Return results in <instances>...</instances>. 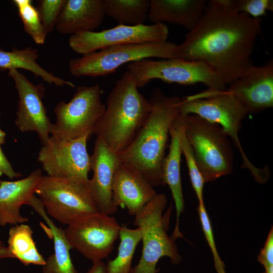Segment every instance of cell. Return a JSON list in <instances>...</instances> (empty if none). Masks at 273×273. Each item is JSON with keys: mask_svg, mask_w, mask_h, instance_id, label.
<instances>
[{"mask_svg": "<svg viewBox=\"0 0 273 273\" xmlns=\"http://www.w3.org/2000/svg\"><path fill=\"white\" fill-rule=\"evenodd\" d=\"M261 22L209 1L199 23L177 45L176 58L203 62L229 86L253 66Z\"/></svg>", "mask_w": 273, "mask_h": 273, "instance_id": "obj_1", "label": "cell"}, {"mask_svg": "<svg viewBox=\"0 0 273 273\" xmlns=\"http://www.w3.org/2000/svg\"><path fill=\"white\" fill-rule=\"evenodd\" d=\"M105 15L103 0H65L55 28L70 35L94 31Z\"/></svg>", "mask_w": 273, "mask_h": 273, "instance_id": "obj_19", "label": "cell"}, {"mask_svg": "<svg viewBox=\"0 0 273 273\" xmlns=\"http://www.w3.org/2000/svg\"><path fill=\"white\" fill-rule=\"evenodd\" d=\"M26 205L31 206L44 220L47 226L41 223V226L53 240L54 253L46 259L42 266V273H77L71 258L70 244L64 230L57 226L47 213L39 198L34 195Z\"/></svg>", "mask_w": 273, "mask_h": 273, "instance_id": "obj_21", "label": "cell"}, {"mask_svg": "<svg viewBox=\"0 0 273 273\" xmlns=\"http://www.w3.org/2000/svg\"><path fill=\"white\" fill-rule=\"evenodd\" d=\"M31 227L24 223L12 226L9 232L8 248L14 258L25 265L43 266L46 259L39 252L32 237Z\"/></svg>", "mask_w": 273, "mask_h": 273, "instance_id": "obj_24", "label": "cell"}, {"mask_svg": "<svg viewBox=\"0 0 273 273\" xmlns=\"http://www.w3.org/2000/svg\"><path fill=\"white\" fill-rule=\"evenodd\" d=\"M89 134L62 140L51 136L38 154V161L47 175L88 184L90 156L87 150Z\"/></svg>", "mask_w": 273, "mask_h": 273, "instance_id": "obj_12", "label": "cell"}, {"mask_svg": "<svg viewBox=\"0 0 273 273\" xmlns=\"http://www.w3.org/2000/svg\"><path fill=\"white\" fill-rule=\"evenodd\" d=\"M226 91L248 111L259 113L273 107L272 59L259 66H252L229 85Z\"/></svg>", "mask_w": 273, "mask_h": 273, "instance_id": "obj_15", "label": "cell"}, {"mask_svg": "<svg viewBox=\"0 0 273 273\" xmlns=\"http://www.w3.org/2000/svg\"><path fill=\"white\" fill-rule=\"evenodd\" d=\"M98 84L79 86L69 102L61 100L55 106L56 121L52 123L51 136L69 140L93 133L103 115L105 105Z\"/></svg>", "mask_w": 273, "mask_h": 273, "instance_id": "obj_8", "label": "cell"}, {"mask_svg": "<svg viewBox=\"0 0 273 273\" xmlns=\"http://www.w3.org/2000/svg\"><path fill=\"white\" fill-rule=\"evenodd\" d=\"M6 133L0 127V145H3L5 142Z\"/></svg>", "mask_w": 273, "mask_h": 273, "instance_id": "obj_36", "label": "cell"}, {"mask_svg": "<svg viewBox=\"0 0 273 273\" xmlns=\"http://www.w3.org/2000/svg\"><path fill=\"white\" fill-rule=\"evenodd\" d=\"M264 269L265 271L263 273H273V265Z\"/></svg>", "mask_w": 273, "mask_h": 273, "instance_id": "obj_37", "label": "cell"}, {"mask_svg": "<svg viewBox=\"0 0 273 273\" xmlns=\"http://www.w3.org/2000/svg\"><path fill=\"white\" fill-rule=\"evenodd\" d=\"M38 57V50L31 47L24 49L14 48L10 51L0 48V68L9 70L23 69L32 72L36 77L41 78L49 84L59 86H75L72 82L54 75L39 65L36 61Z\"/></svg>", "mask_w": 273, "mask_h": 273, "instance_id": "obj_23", "label": "cell"}, {"mask_svg": "<svg viewBox=\"0 0 273 273\" xmlns=\"http://www.w3.org/2000/svg\"><path fill=\"white\" fill-rule=\"evenodd\" d=\"M65 0H40L38 1L37 10L41 21L47 33L56 27Z\"/></svg>", "mask_w": 273, "mask_h": 273, "instance_id": "obj_30", "label": "cell"}, {"mask_svg": "<svg viewBox=\"0 0 273 273\" xmlns=\"http://www.w3.org/2000/svg\"><path fill=\"white\" fill-rule=\"evenodd\" d=\"M49 216L68 225L89 213L99 211L88 184L42 175L35 190Z\"/></svg>", "mask_w": 273, "mask_h": 273, "instance_id": "obj_10", "label": "cell"}, {"mask_svg": "<svg viewBox=\"0 0 273 273\" xmlns=\"http://www.w3.org/2000/svg\"><path fill=\"white\" fill-rule=\"evenodd\" d=\"M105 264L102 261L93 263L92 266L85 273H105Z\"/></svg>", "mask_w": 273, "mask_h": 273, "instance_id": "obj_34", "label": "cell"}, {"mask_svg": "<svg viewBox=\"0 0 273 273\" xmlns=\"http://www.w3.org/2000/svg\"><path fill=\"white\" fill-rule=\"evenodd\" d=\"M206 0H150L148 18L153 24L180 25L191 31L202 19Z\"/></svg>", "mask_w": 273, "mask_h": 273, "instance_id": "obj_20", "label": "cell"}, {"mask_svg": "<svg viewBox=\"0 0 273 273\" xmlns=\"http://www.w3.org/2000/svg\"><path fill=\"white\" fill-rule=\"evenodd\" d=\"M7 258H14L8 247L2 241H0V259Z\"/></svg>", "mask_w": 273, "mask_h": 273, "instance_id": "obj_35", "label": "cell"}, {"mask_svg": "<svg viewBox=\"0 0 273 273\" xmlns=\"http://www.w3.org/2000/svg\"><path fill=\"white\" fill-rule=\"evenodd\" d=\"M222 7L231 11L260 18L273 11L272 0H216Z\"/></svg>", "mask_w": 273, "mask_h": 273, "instance_id": "obj_29", "label": "cell"}, {"mask_svg": "<svg viewBox=\"0 0 273 273\" xmlns=\"http://www.w3.org/2000/svg\"><path fill=\"white\" fill-rule=\"evenodd\" d=\"M5 175L10 179L20 178L22 174L15 171L2 150L0 145V177ZM0 179V184L1 183Z\"/></svg>", "mask_w": 273, "mask_h": 273, "instance_id": "obj_33", "label": "cell"}, {"mask_svg": "<svg viewBox=\"0 0 273 273\" xmlns=\"http://www.w3.org/2000/svg\"><path fill=\"white\" fill-rule=\"evenodd\" d=\"M151 109L150 101L140 93L133 75L127 70L109 95L93 133L113 151L121 152L134 139Z\"/></svg>", "mask_w": 273, "mask_h": 273, "instance_id": "obj_3", "label": "cell"}, {"mask_svg": "<svg viewBox=\"0 0 273 273\" xmlns=\"http://www.w3.org/2000/svg\"><path fill=\"white\" fill-rule=\"evenodd\" d=\"M119 238L117 255L105 264V273H129L132 268L134 253L142 240L141 231L138 228L131 229L121 225Z\"/></svg>", "mask_w": 273, "mask_h": 273, "instance_id": "obj_26", "label": "cell"}, {"mask_svg": "<svg viewBox=\"0 0 273 273\" xmlns=\"http://www.w3.org/2000/svg\"><path fill=\"white\" fill-rule=\"evenodd\" d=\"M149 101L151 109L145 122L129 145L117 154L122 162L138 169L154 187L165 185L162 164L170 128L180 113V99L156 88Z\"/></svg>", "mask_w": 273, "mask_h": 273, "instance_id": "obj_2", "label": "cell"}, {"mask_svg": "<svg viewBox=\"0 0 273 273\" xmlns=\"http://www.w3.org/2000/svg\"><path fill=\"white\" fill-rule=\"evenodd\" d=\"M264 268L273 265V229L271 227L263 247L257 257Z\"/></svg>", "mask_w": 273, "mask_h": 273, "instance_id": "obj_32", "label": "cell"}, {"mask_svg": "<svg viewBox=\"0 0 273 273\" xmlns=\"http://www.w3.org/2000/svg\"><path fill=\"white\" fill-rule=\"evenodd\" d=\"M179 111L183 115L195 114L220 125L240 152L242 166L249 170L259 183L266 182L269 175L267 167L258 168L245 154L238 133L243 120L249 114L247 109L226 91L207 90L180 99Z\"/></svg>", "mask_w": 273, "mask_h": 273, "instance_id": "obj_4", "label": "cell"}, {"mask_svg": "<svg viewBox=\"0 0 273 273\" xmlns=\"http://www.w3.org/2000/svg\"><path fill=\"white\" fill-rule=\"evenodd\" d=\"M168 34V28L164 24H118L100 31H85L70 35L68 43L74 52L84 55L117 46L165 41Z\"/></svg>", "mask_w": 273, "mask_h": 273, "instance_id": "obj_13", "label": "cell"}, {"mask_svg": "<svg viewBox=\"0 0 273 273\" xmlns=\"http://www.w3.org/2000/svg\"><path fill=\"white\" fill-rule=\"evenodd\" d=\"M139 88L154 79L167 83L191 85L204 84L208 89L223 91L226 86L204 63L173 58L155 60L144 59L127 64Z\"/></svg>", "mask_w": 273, "mask_h": 273, "instance_id": "obj_9", "label": "cell"}, {"mask_svg": "<svg viewBox=\"0 0 273 273\" xmlns=\"http://www.w3.org/2000/svg\"><path fill=\"white\" fill-rule=\"evenodd\" d=\"M17 89L19 100L15 121L22 132L35 131L42 145L51 136L52 123L43 103L45 88L42 83L34 84L23 74L16 69L9 71Z\"/></svg>", "mask_w": 273, "mask_h": 273, "instance_id": "obj_14", "label": "cell"}, {"mask_svg": "<svg viewBox=\"0 0 273 273\" xmlns=\"http://www.w3.org/2000/svg\"><path fill=\"white\" fill-rule=\"evenodd\" d=\"M179 143L181 153L184 155L192 187L198 200L199 204H204L203 187L204 181L199 170L192 147L185 134L181 115L179 113L173 123Z\"/></svg>", "mask_w": 273, "mask_h": 273, "instance_id": "obj_27", "label": "cell"}, {"mask_svg": "<svg viewBox=\"0 0 273 273\" xmlns=\"http://www.w3.org/2000/svg\"><path fill=\"white\" fill-rule=\"evenodd\" d=\"M181 115L185 134L204 183L231 173L232 142L222 127L195 114Z\"/></svg>", "mask_w": 273, "mask_h": 273, "instance_id": "obj_5", "label": "cell"}, {"mask_svg": "<svg viewBox=\"0 0 273 273\" xmlns=\"http://www.w3.org/2000/svg\"><path fill=\"white\" fill-rule=\"evenodd\" d=\"M169 135L171 141L168 153L162 164V172L165 185L171 191L176 209V223L171 237L175 240L184 238L179 230V217L185 208V202L180 175V161L182 154L176 132L172 125Z\"/></svg>", "mask_w": 273, "mask_h": 273, "instance_id": "obj_22", "label": "cell"}, {"mask_svg": "<svg viewBox=\"0 0 273 273\" xmlns=\"http://www.w3.org/2000/svg\"><path fill=\"white\" fill-rule=\"evenodd\" d=\"M163 194H157L135 216L134 224L141 232L143 248L138 263L129 273H157V264L164 256L174 264L181 260L175 240L167 233L171 206L163 213L167 204Z\"/></svg>", "mask_w": 273, "mask_h": 273, "instance_id": "obj_6", "label": "cell"}, {"mask_svg": "<svg viewBox=\"0 0 273 273\" xmlns=\"http://www.w3.org/2000/svg\"><path fill=\"white\" fill-rule=\"evenodd\" d=\"M121 161L118 154L97 138L90 156L93 175L88 188L98 211L111 215L118 210L112 199V185L115 171Z\"/></svg>", "mask_w": 273, "mask_h": 273, "instance_id": "obj_16", "label": "cell"}, {"mask_svg": "<svg viewBox=\"0 0 273 273\" xmlns=\"http://www.w3.org/2000/svg\"><path fill=\"white\" fill-rule=\"evenodd\" d=\"M121 226L114 217L97 211L81 216L64 231L72 248L95 263L112 252Z\"/></svg>", "mask_w": 273, "mask_h": 273, "instance_id": "obj_11", "label": "cell"}, {"mask_svg": "<svg viewBox=\"0 0 273 273\" xmlns=\"http://www.w3.org/2000/svg\"><path fill=\"white\" fill-rule=\"evenodd\" d=\"M105 15L118 24H144L148 17L150 0H103Z\"/></svg>", "mask_w": 273, "mask_h": 273, "instance_id": "obj_25", "label": "cell"}, {"mask_svg": "<svg viewBox=\"0 0 273 273\" xmlns=\"http://www.w3.org/2000/svg\"><path fill=\"white\" fill-rule=\"evenodd\" d=\"M42 176V170L37 169L22 179L14 181H1V226L24 223L28 220L27 217L21 214L20 209L34 195Z\"/></svg>", "mask_w": 273, "mask_h": 273, "instance_id": "obj_18", "label": "cell"}, {"mask_svg": "<svg viewBox=\"0 0 273 273\" xmlns=\"http://www.w3.org/2000/svg\"><path fill=\"white\" fill-rule=\"evenodd\" d=\"M177 45L172 42H150L117 46L71 59L70 73L76 77L104 76L125 64L147 58H176Z\"/></svg>", "mask_w": 273, "mask_h": 273, "instance_id": "obj_7", "label": "cell"}, {"mask_svg": "<svg viewBox=\"0 0 273 273\" xmlns=\"http://www.w3.org/2000/svg\"><path fill=\"white\" fill-rule=\"evenodd\" d=\"M197 210L204 236L212 253L216 270L217 273H225L224 264L217 252L211 221L204 204H199Z\"/></svg>", "mask_w": 273, "mask_h": 273, "instance_id": "obj_31", "label": "cell"}, {"mask_svg": "<svg viewBox=\"0 0 273 273\" xmlns=\"http://www.w3.org/2000/svg\"><path fill=\"white\" fill-rule=\"evenodd\" d=\"M157 193L144 175L136 168L121 162L113 178L112 199L116 207L127 209L134 216Z\"/></svg>", "mask_w": 273, "mask_h": 273, "instance_id": "obj_17", "label": "cell"}, {"mask_svg": "<svg viewBox=\"0 0 273 273\" xmlns=\"http://www.w3.org/2000/svg\"><path fill=\"white\" fill-rule=\"evenodd\" d=\"M19 16L25 32L37 44L44 43L48 33L40 18L36 8L31 0H14Z\"/></svg>", "mask_w": 273, "mask_h": 273, "instance_id": "obj_28", "label": "cell"}]
</instances>
